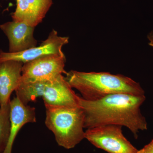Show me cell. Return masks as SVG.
<instances>
[{
    "instance_id": "obj_1",
    "label": "cell",
    "mask_w": 153,
    "mask_h": 153,
    "mask_svg": "<svg viewBox=\"0 0 153 153\" xmlns=\"http://www.w3.org/2000/svg\"><path fill=\"white\" fill-rule=\"evenodd\" d=\"M145 95L126 93L110 94L98 100L89 101L78 97V105L84 114V128L115 125L127 128L136 139L140 131L147 130L148 124L140 107Z\"/></svg>"
},
{
    "instance_id": "obj_2",
    "label": "cell",
    "mask_w": 153,
    "mask_h": 153,
    "mask_svg": "<svg viewBox=\"0 0 153 153\" xmlns=\"http://www.w3.org/2000/svg\"><path fill=\"white\" fill-rule=\"evenodd\" d=\"M66 75L65 78L71 87L78 91L85 100H98L114 94L145 95L139 83L122 74L71 70Z\"/></svg>"
},
{
    "instance_id": "obj_3",
    "label": "cell",
    "mask_w": 153,
    "mask_h": 153,
    "mask_svg": "<svg viewBox=\"0 0 153 153\" xmlns=\"http://www.w3.org/2000/svg\"><path fill=\"white\" fill-rule=\"evenodd\" d=\"M45 106V124L59 146L70 149L85 139L84 112L80 107Z\"/></svg>"
},
{
    "instance_id": "obj_4",
    "label": "cell",
    "mask_w": 153,
    "mask_h": 153,
    "mask_svg": "<svg viewBox=\"0 0 153 153\" xmlns=\"http://www.w3.org/2000/svg\"><path fill=\"white\" fill-rule=\"evenodd\" d=\"M15 91L16 97L26 105L41 97L45 106H79V96L75 93L63 75L50 80H21Z\"/></svg>"
},
{
    "instance_id": "obj_5",
    "label": "cell",
    "mask_w": 153,
    "mask_h": 153,
    "mask_svg": "<svg viewBox=\"0 0 153 153\" xmlns=\"http://www.w3.org/2000/svg\"><path fill=\"white\" fill-rule=\"evenodd\" d=\"M122 127L106 125L87 129L85 139L108 153H136L138 150L124 136Z\"/></svg>"
},
{
    "instance_id": "obj_6",
    "label": "cell",
    "mask_w": 153,
    "mask_h": 153,
    "mask_svg": "<svg viewBox=\"0 0 153 153\" xmlns=\"http://www.w3.org/2000/svg\"><path fill=\"white\" fill-rule=\"evenodd\" d=\"M65 55H45L24 63L21 80L29 81L50 80L66 74Z\"/></svg>"
},
{
    "instance_id": "obj_7",
    "label": "cell",
    "mask_w": 153,
    "mask_h": 153,
    "mask_svg": "<svg viewBox=\"0 0 153 153\" xmlns=\"http://www.w3.org/2000/svg\"><path fill=\"white\" fill-rule=\"evenodd\" d=\"M69 38L59 36L56 30H52L48 38L38 47H33L22 52L10 53L0 51V63L9 60H18L24 63L51 54H64L62 48L68 44Z\"/></svg>"
},
{
    "instance_id": "obj_8",
    "label": "cell",
    "mask_w": 153,
    "mask_h": 153,
    "mask_svg": "<svg viewBox=\"0 0 153 153\" xmlns=\"http://www.w3.org/2000/svg\"><path fill=\"white\" fill-rule=\"evenodd\" d=\"M35 28L24 22L13 21L0 25V29L8 38L9 52H22L36 47L37 41L34 37Z\"/></svg>"
},
{
    "instance_id": "obj_9",
    "label": "cell",
    "mask_w": 153,
    "mask_h": 153,
    "mask_svg": "<svg viewBox=\"0 0 153 153\" xmlns=\"http://www.w3.org/2000/svg\"><path fill=\"white\" fill-rule=\"evenodd\" d=\"M16 1V8L12 16L13 21L34 27L43 21L52 3V0Z\"/></svg>"
},
{
    "instance_id": "obj_10",
    "label": "cell",
    "mask_w": 153,
    "mask_h": 153,
    "mask_svg": "<svg viewBox=\"0 0 153 153\" xmlns=\"http://www.w3.org/2000/svg\"><path fill=\"white\" fill-rule=\"evenodd\" d=\"M24 64L15 60L0 63V107L10 102L11 94L19 87Z\"/></svg>"
},
{
    "instance_id": "obj_11",
    "label": "cell",
    "mask_w": 153,
    "mask_h": 153,
    "mask_svg": "<svg viewBox=\"0 0 153 153\" xmlns=\"http://www.w3.org/2000/svg\"><path fill=\"white\" fill-rule=\"evenodd\" d=\"M10 134L4 153H12L14 141L22 127L26 124L36 122L35 108L24 104L16 97L10 100Z\"/></svg>"
},
{
    "instance_id": "obj_12",
    "label": "cell",
    "mask_w": 153,
    "mask_h": 153,
    "mask_svg": "<svg viewBox=\"0 0 153 153\" xmlns=\"http://www.w3.org/2000/svg\"><path fill=\"white\" fill-rule=\"evenodd\" d=\"M10 134V102L0 107V153L5 151Z\"/></svg>"
},
{
    "instance_id": "obj_13",
    "label": "cell",
    "mask_w": 153,
    "mask_h": 153,
    "mask_svg": "<svg viewBox=\"0 0 153 153\" xmlns=\"http://www.w3.org/2000/svg\"><path fill=\"white\" fill-rule=\"evenodd\" d=\"M143 153H153V140L142 149Z\"/></svg>"
},
{
    "instance_id": "obj_14",
    "label": "cell",
    "mask_w": 153,
    "mask_h": 153,
    "mask_svg": "<svg viewBox=\"0 0 153 153\" xmlns=\"http://www.w3.org/2000/svg\"><path fill=\"white\" fill-rule=\"evenodd\" d=\"M147 38L149 45L152 47L153 49V30H152L150 33L148 34Z\"/></svg>"
}]
</instances>
